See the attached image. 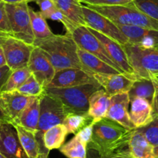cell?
Listing matches in <instances>:
<instances>
[{"label":"cell","instance_id":"8fae6325","mask_svg":"<svg viewBox=\"0 0 158 158\" xmlns=\"http://www.w3.org/2000/svg\"><path fill=\"white\" fill-rule=\"evenodd\" d=\"M87 84L100 85L94 74L81 68H70L56 71L47 88H69Z\"/></svg>","mask_w":158,"mask_h":158},{"label":"cell","instance_id":"681fc988","mask_svg":"<svg viewBox=\"0 0 158 158\" xmlns=\"http://www.w3.org/2000/svg\"><path fill=\"white\" fill-rule=\"evenodd\" d=\"M0 158H6V156H4V155L2 154V153H1V152H0Z\"/></svg>","mask_w":158,"mask_h":158},{"label":"cell","instance_id":"7dc6e473","mask_svg":"<svg viewBox=\"0 0 158 158\" xmlns=\"http://www.w3.org/2000/svg\"><path fill=\"white\" fill-rule=\"evenodd\" d=\"M153 150H154L155 156H156V158H158V146L157 147H155L153 148Z\"/></svg>","mask_w":158,"mask_h":158},{"label":"cell","instance_id":"ba28073f","mask_svg":"<svg viewBox=\"0 0 158 158\" xmlns=\"http://www.w3.org/2000/svg\"><path fill=\"white\" fill-rule=\"evenodd\" d=\"M70 35L74 39L79 48L96 56L112 68L118 70L120 73L124 74L123 71L114 63L102 44L90 31L89 27L86 26H78L71 32Z\"/></svg>","mask_w":158,"mask_h":158},{"label":"cell","instance_id":"c3c4849f","mask_svg":"<svg viewBox=\"0 0 158 158\" xmlns=\"http://www.w3.org/2000/svg\"><path fill=\"white\" fill-rule=\"evenodd\" d=\"M151 79H153V81H155L156 82L158 83V74H156V75H154V76H153V77H151Z\"/></svg>","mask_w":158,"mask_h":158},{"label":"cell","instance_id":"4dcf8cb0","mask_svg":"<svg viewBox=\"0 0 158 158\" xmlns=\"http://www.w3.org/2000/svg\"><path fill=\"white\" fill-rule=\"evenodd\" d=\"M31 74V71H30L28 67L14 70L12 71L2 92L16 91L30 77Z\"/></svg>","mask_w":158,"mask_h":158},{"label":"cell","instance_id":"d590c367","mask_svg":"<svg viewBox=\"0 0 158 158\" xmlns=\"http://www.w3.org/2000/svg\"><path fill=\"white\" fill-rule=\"evenodd\" d=\"M85 5L93 6H130L133 4V0H88Z\"/></svg>","mask_w":158,"mask_h":158},{"label":"cell","instance_id":"277c9868","mask_svg":"<svg viewBox=\"0 0 158 158\" xmlns=\"http://www.w3.org/2000/svg\"><path fill=\"white\" fill-rule=\"evenodd\" d=\"M103 15L114 23L118 25L136 26L158 30V21L144 14L135 6H93L85 5Z\"/></svg>","mask_w":158,"mask_h":158},{"label":"cell","instance_id":"52a82bcc","mask_svg":"<svg viewBox=\"0 0 158 158\" xmlns=\"http://www.w3.org/2000/svg\"><path fill=\"white\" fill-rule=\"evenodd\" d=\"M13 36L33 45L35 37L31 28L28 2H23L16 4L5 3Z\"/></svg>","mask_w":158,"mask_h":158},{"label":"cell","instance_id":"836d02e7","mask_svg":"<svg viewBox=\"0 0 158 158\" xmlns=\"http://www.w3.org/2000/svg\"><path fill=\"white\" fill-rule=\"evenodd\" d=\"M153 147L158 146V116H154L153 121L142 128L137 129Z\"/></svg>","mask_w":158,"mask_h":158},{"label":"cell","instance_id":"f546056e","mask_svg":"<svg viewBox=\"0 0 158 158\" xmlns=\"http://www.w3.org/2000/svg\"><path fill=\"white\" fill-rule=\"evenodd\" d=\"M92 123V119L89 114L84 115V114L68 113L64 120L63 125L66 128L68 134L69 133L76 134L81 129Z\"/></svg>","mask_w":158,"mask_h":158},{"label":"cell","instance_id":"f5cc1de1","mask_svg":"<svg viewBox=\"0 0 158 158\" xmlns=\"http://www.w3.org/2000/svg\"><path fill=\"white\" fill-rule=\"evenodd\" d=\"M156 48V49L157 50V51H158V46H157V47H156V48Z\"/></svg>","mask_w":158,"mask_h":158},{"label":"cell","instance_id":"2e32d148","mask_svg":"<svg viewBox=\"0 0 158 158\" xmlns=\"http://www.w3.org/2000/svg\"><path fill=\"white\" fill-rule=\"evenodd\" d=\"M35 97L27 96L17 91L2 92L0 93V107L7 122L11 123Z\"/></svg>","mask_w":158,"mask_h":158},{"label":"cell","instance_id":"b9f144b4","mask_svg":"<svg viewBox=\"0 0 158 158\" xmlns=\"http://www.w3.org/2000/svg\"><path fill=\"white\" fill-rule=\"evenodd\" d=\"M10 36H11V35L8 34V33H4V32L0 31V46H2V44H3L4 42L6 40L7 38L10 37Z\"/></svg>","mask_w":158,"mask_h":158},{"label":"cell","instance_id":"5bb4252c","mask_svg":"<svg viewBox=\"0 0 158 158\" xmlns=\"http://www.w3.org/2000/svg\"><path fill=\"white\" fill-rule=\"evenodd\" d=\"M89 29L101 41V43L105 47L108 54H109L114 63L123 71L126 75L136 80V77L135 75V73L133 71V68H132L131 65L129 63L127 54H126L125 51L123 48L122 45L120 44H118V42L113 40L107 37L105 35L102 34L99 32L93 30V29Z\"/></svg>","mask_w":158,"mask_h":158},{"label":"cell","instance_id":"7402d4cb","mask_svg":"<svg viewBox=\"0 0 158 158\" xmlns=\"http://www.w3.org/2000/svg\"><path fill=\"white\" fill-rule=\"evenodd\" d=\"M154 147L137 130H133L128 143V150L132 158H156Z\"/></svg>","mask_w":158,"mask_h":158},{"label":"cell","instance_id":"11a10c76","mask_svg":"<svg viewBox=\"0 0 158 158\" xmlns=\"http://www.w3.org/2000/svg\"><path fill=\"white\" fill-rule=\"evenodd\" d=\"M30 1H35V0H29V2H30Z\"/></svg>","mask_w":158,"mask_h":158},{"label":"cell","instance_id":"6da1fadb","mask_svg":"<svg viewBox=\"0 0 158 158\" xmlns=\"http://www.w3.org/2000/svg\"><path fill=\"white\" fill-rule=\"evenodd\" d=\"M33 45L43 51L56 71L75 68L89 72L80 61L77 55L78 47L70 34H54L46 39L35 40Z\"/></svg>","mask_w":158,"mask_h":158},{"label":"cell","instance_id":"816d5d0a","mask_svg":"<svg viewBox=\"0 0 158 158\" xmlns=\"http://www.w3.org/2000/svg\"><path fill=\"white\" fill-rule=\"evenodd\" d=\"M5 122V121H3V120H1V119H0V125H1V124L2 123H4Z\"/></svg>","mask_w":158,"mask_h":158},{"label":"cell","instance_id":"603a6c76","mask_svg":"<svg viewBox=\"0 0 158 158\" xmlns=\"http://www.w3.org/2000/svg\"><path fill=\"white\" fill-rule=\"evenodd\" d=\"M111 96L101 89L94 92L89 98V115L92 118V123L106 118L110 105Z\"/></svg>","mask_w":158,"mask_h":158},{"label":"cell","instance_id":"60d3db41","mask_svg":"<svg viewBox=\"0 0 158 158\" xmlns=\"http://www.w3.org/2000/svg\"><path fill=\"white\" fill-rule=\"evenodd\" d=\"M153 80V79H152ZM155 85V92L153 96V102H152V109H153V113L154 116H158V83L153 81Z\"/></svg>","mask_w":158,"mask_h":158},{"label":"cell","instance_id":"bcb514c9","mask_svg":"<svg viewBox=\"0 0 158 158\" xmlns=\"http://www.w3.org/2000/svg\"><path fill=\"white\" fill-rule=\"evenodd\" d=\"M48 154H49V153H41L37 158H49Z\"/></svg>","mask_w":158,"mask_h":158},{"label":"cell","instance_id":"e0dca14e","mask_svg":"<svg viewBox=\"0 0 158 158\" xmlns=\"http://www.w3.org/2000/svg\"><path fill=\"white\" fill-rule=\"evenodd\" d=\"M118 29L128 39V43L139 45L146 48L158 46V30L136 26L118 25Z\"/></svg>","mask_w":158,"mask_h":158},{"label":"cell","instance_id":"7a4b0ae2","mask_svg":"<svg viewBox=\"0 0 158 158\" xmlns=\"http://www.w3.org/2000/svg\"><path fill=\"white\" fill-rule=\"evenodd\" d=\"M133 130H127L109 118H102L93 123V134L87 149L100 156L109 154L128 146Z\"/></svg>","mask_w":158,"mask_h":158},{"label":"cell","instance_id":"74e56055","mask_svg":"<svg viewBox=\"0 0 158 158\" xmlns=\"http://www.w3.org/2000/svg\"><path fill=\"white\" fill-rule=\"evenodd\" d=\"M92 134H93V123H92L79 130L75 134V136L78 138L79 140L88 145L92 140Z\"/></svg>","mask_w":158,"mask_h":158},{"label":"cell","instance_id":"f6af8a7d","mask_svg":"<svg viewBox=\"0 0 158 158\" xmlns=\"http://www.w3.org/2000/svg\"><path fill=\"white\" fill-rule=\"evenodd\" d=\"M0 119H1V120L5 121V122H7L6 117V115H4L3 112H2V109H1V107H0ZM7 123H8V122H7Z\"/></svg>","mask_w":158,"mask_h":158},{"label":"cell","instance_id":"30bf717a","mask_svg":"<svg viewBox=\"0 0 158 158\" xmlns=\"http://www.w3.org/2000/svg\"><path fill=\"white\" fill-rule=\"evenodd\" d=\"M2 48L6 65L14 71L27 67L34 45L29 44L11 36L2 44Z\"/></svg>","mask_w":158,"mask_h":158},{"label":"cell","instance_id":"4fadbf2b","mask_svg":"<svg viewBox=\"0 0 158 158\" xmlns=\"http://www.w3.org/2000/svg\"><path fill=\"white\" fill-rule=\"evenodd\" d=\"M0 152L6 158H28L13 124L4 122L0 125Z\"/></svg>","mask_w":158,"mask_h":158},{"label":"cell","instance_id":"ffe728a7","mask_svg":"<svg viewBox=\"0 0 158 158\" xmlns=\"http://www.w3.org/2000/svg\"><path fill=\"white\" fill-rule=\"evenodd\" d=\"M40 97H35L11 124L20 126L36 133L40 118Z\"/></svg>","mask_w":158,"mask_h":158},{"label":"cell","instance_id":"ab89813d","mask_svg":"<svg viewBox=\"0 0 158 158\" xmlns=\"http://www.w3.org/2000/svg\"><path fill=\"white\" fill-rule=\"evenodd\" d=\"M12 71H13L7 65H4L0 68V93L2 92V89L10 77Z\"/></svg>","mask_w":158,"mask_h":158},{"label":"cell","instance_id":"8d00e7d4","mask_svg":"<svg viewBox=\"0 0 158 158\" xmlns=\"http://www.w3.org/2000/svg\"><path fill=\"white\" fill-rule=\"evenodd\" d=\"M0 31L13 36L10 20H9L8 15L6 10L5 3L3 2L0 4Z\"/></svg>","mask_w":158,"mask_h":158},{"label":"cell","instance_id":"cb8c5ba5","mask_svg":"<svg viewBox=\"0 0 158 158\" xmlns=\"http://www.w3.org/2000/svg\"><path fill=\"white\" fill-rule=\"evenodd\" d=\"M60 12L77 26H86L82 5L77 0H54Z\"/></svg>","mask_w":158,"mask_h":158},{"label":"cell","instance_id":"5b68a950","mask_svg":"<svg viewBox=\"0 0 158 158\" xmlns=\"http://www.w3.org/2000/svg\"><path fill=\"white\" fill-rule=\"evenodd\" d=\"M67 115L68 112L60 101L46 94L40 96V118L36 138L40 147L41 153H49V150L44 145L43 136L45 132L54 126L63 124Z\"/></svg>","mask_w":158,"mask_h":158},{"label":"cell","instance_id":"d4e9b609","mask_svg":"<svg viewBox=\"0 0 158 158\" xmlns=\"http://www.w3.org/2000/svg\"><path fill=\"white\" fill-rule=\"evenodd\" d=\"M19 141L28 158H37L41 153L39 143L36 140L34 132L23 128L20 126L15 125Z\"/></svg>","mask_w":158,"mask_h":158},{"label":"cell","instance_id":"d6a6232c","mask_svg":"<svg viewBox=\"0 0 158 158\" xmlns=\"http://www.w3.org/2000/svg\"><path fill=\"white\" fill-rule=\"evenodd\" d=\"M133 5L144 14L158 21V0H133Z\"/></svg>","mask_w":158,"mask_h":158},{"label":"cell","instance_id":"db71d44e","mask_svg":"<svg viewBox=\"0 0 158 158\" xmlns=\"http://www.w3.org/2000/svg\"><path fill=\"white\" fill-rule=\"evenodd\" d=\"M2 0H0V4L2 3Z\"/></svg>","mask_w":158,"mask_h":158},{"label":"cell","instance_id":"9a60e30c","mask_svg":"<svg viewBox=\"0 0 158 158\" xmlns=\"http://www.w3.org/2000/svg\"><path fill=\"white\" fill-rule=\"evenodd\" d=\"M130 100L128 93L118 94L111 96L110 105L106 118L120 124L127 130H135L130 118L129 106Z\"/></svg>","mask_w":158,"mask_h":158},{"label":"cell","instance_id":"ac0fdd59","mask_svg":"<svg viewBox=\"0 0 158 158\" xmlns=\"http://www.w3.org/2000/svg\"><path fill=\"white\" fill-rule=\"evenodd\" d=\"M95 80L109 95H118L122 93H128L133 84L134 79L128 77L124 74L102 75L94 74Z\"/></svg>","mask_w":158,"mask_h":158},{"label":"cell","instance_id":"9c48e42d","mask_svg":"<svg viewBox=\"0 0 158 158\" xmlns=\"http://www.w3.org/2000/svg\"><path fill=\"white\" fill-rule=\"evenodd\" d=\"M82 12L86 27L99 32L107 37L118 42L121 45L128 43L127 36L118 29L116 24L107 17L97 13L87 6H82Z\"/></svg>","mask_w":158,"mask_h":158},{"label":"cell","instance_id":"e575fe53","mask_svg":"<svg viewBox=\"0 0 158 158\" xmlns=\"http://www.w3.org/2000/svg\"><path fill=\"white\" fill-rule=\"evenodd\" d=\"M40 7V12L45 19H49L50 16L57 9L54 0H35Z\"/></svg>","mask_w":158,"mask_h":158},{"label":"cell","instance_id":"7bdbcfd3","mask_svg":"<svg viewBox=\"0 0 158 158\" xmlns=\"http://www.w3.org/2000/svg\"><path fill=\"white\" fill-rule=\"evenodd\" d=\"M4 65H6V61L5 56H4L2 46H0V68L4 66Z\"/></svg>","mask_w":158,"mask_h":158},{"label":"cell","instance_id":"8992f818","mask_svg":"<svg viewBox=\"0 0 158 158\" xmlns=\"http://www.w3.org/2000/svg\"><path fill=\"white\" fill-rule=\"evenodd\" d=\"M136 78H151L158 74V51L127 43L122 45Z\"/></svg>","mask_w":158,"mask_h":158},{"label":"cell","instance_id":"1f68e13d","mask_svg":"<svg viewBox=\"0 0 158 158\" xmlns=\"http://www.w3.org/2000/svg\"><path fill=\"white\" fill-rule=\"evenodd\" d=\"M16 91L24 95L33 97H40L44 94V88L38 82L33 74Z\"/></svg>","mask_w":158,"mask_h":158},{"label":"cell","instance_id":"3957f363","mask_svg":"<svg viewBox=\"0 0 158 158\" xmlns=\"http://www.w3.org/2000/svg\"><path fill=\"white\" fill-rule=\"evenodd\" d=\"M102 87L87 84L69 88H45L44 94L60 101L68 113L89 114V98Z\"/></svg>","mask_w":158,"mask_h":158},{"label":"cell","instance_id":"484cf974","mask_svg":"<svg viewBox=\"0 0 158 158\" xmlns=\"http://www.w3.org/2000/svg\"><path fill=\"white\" fill-rule=\"evenodd\" d=\"M155 92V85L151 78H136L128 92L129 98L131 101L135 98H142L147 100L150 104L153 102Z\"/></svg>","mask_w":158,"mask_h":158},{"label":"cell","instance_id":"f1b7e54d","mask_svg":"<svg viewBox=\"0 0 158 158\" xmlns=\"http://www.w3.org/2000/svg\"><path fill=\"white\" fill-rule=\"evenodd\" d=\"M59 150L68 158H88L87 144L79 140L75 136L69 142L61 146Z\"/></svg>","mask_w":158,"mask_h":158},{"label":"cell","instance_id":"d6986e66","mask_svg":"<svg viewBox=\"0 0 158 158\" xmlns=\"http://www.w3.org/2000/svg\"><path fill=\"white\" fill-rule=\"evenodd\" d=\"M130 118L136 129L142 128L153 121L154 115L152 105L142 98H135L130 101Z\"/></svg>","mask_w":158,"mask_h":158},{"label":"cell","instance_id":"ee69618b","mask_svg":"<svg viewBox=\"0 0 158 158\" xmlns=\"http://www.w3.org/2000/svg\"><path fill=\"white\" fill-rule=\"evenodd\" d=\"M4 3L7 4H16V3H20V2H29V0H2Z\"/></svg>","mask_w":158,"mask_h":158},{"label":"cell","instance_id":"44dd1931","mask_svg":"<svg viewBox=\"0 0 158 158\" xmlns=\"http://www.w3.org/2000/svg\"><path fill=\"white\" fill-rule=\"evenodd\" d=\"M77 55L81 64L92 74H102V75L122 74L118 70L112 68V66L106 64L96 56L79 48L77 49Z\"/></svg>","mask_w":158,"mask_h":158},{"label":"cell","instance_id":"f907efd6","mask_svg":"<svg viewBox=\"0 0 158 158\" xmlns=\"http://www.w3.org/2000/svg\"><path fill=\"white\" fill-rule=\"evenodd\" d=\"M77 1H79V2H81H81H84V3H85V2H87L88 0H77Z\"/></svg>","mask_w":158,"mask_h":158},{"label":"cell","instance_id":"4316f807","mask_svg":"<svg viewBox=\"0 0 158 158\" xmlns=\"http://www.w3.org/2000/svg\"><path fill=\"white\" fill-rule=\"evenodd\" d=\"M68 134L63 124L54 126L44 133L43 141L44 147L48 150L60 149L64 145L67 135Z\"/></svg>","mask_w":158,"mask_h":158},{"label":"cell","instance_id":"f35d334b","mask_svg":"<svg viewBox=\"0 0 158 158\" xmlns=\"http://www.w3.org/2000/svg\"><path fill=\"white\" fill-rule=\"evenodd\" d=\"M90 158H132L130 156V153H129L128 150V146L123 148L118 149V150H115V151L112 152V153H109V154L106 155H95L92 157Z\"/></svg>","mask_w":158,"mask_h":158},{"label":"cell","instance_id":"7c38bea8","mask_svg":"<svg viewBox=\"0 0 158 158\" xmlns=\"http://www.w3.org/2000/svg\"><path fill=\"white\" fill-rule=\"evenodd\" d=\"M31 74L44 88L48 87L55 74V69L43 51L37 47L33 48L27 65Z\"/></svg>","mask_w":158,"mask_h":158},{"label":"cell","instance_id":"83f0119b","mask_svg":"<svg viewBox=\"0 0 158 158\" xmlns=\"http://www.w3.org/2000/svg\"><path fill=\"white\" fill-rule=\"evenodd\" d=\"M31 28L35 40H42L51 37L54 35L50 29L46 19L42 16L40 12H36L29 6Z\"/></svg>","mask_w":158,"mask_h":158}]
</instances>
